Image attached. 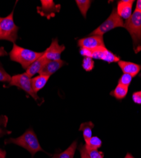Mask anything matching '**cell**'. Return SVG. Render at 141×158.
<instances>
[{
	"label": "cell",
	"mask_w": 141,
	"mask_h": 158,
	"mask_svg": "<svg viewBox=\"0 0 141 158\" xmlns=\"http://www.w3.org/2000/svg\"><path fill=\"white\" fill-rule=\"evenodd\" d=\"M6 143H14L26 149L32 157H33L36 152L39 151L45 152L40 146L39 140L34 130L30 128L25 132L17 138H11L5 141Z\"/></svg>",
	"instance_id": "1"
},
{
	"label": "cell",
	"mask_w": 141,
	"mask_h": 158,
	"mask_svg": "<svg viewBox=\"0 0 141 158\" xmlns=\"http://www.w3.org/2000/svg\"><path fill=\"white\" fill-rule=\"evenodd\" d=\"M43 54L44 52H35L19 46L14 43L10 52V58L11 61L19 63L24 69L26 70L35 60L43 56Z\"/></svg>",
	"instance_id": "2"
},
{
	"label": "cell",
	"mask_w": 141,
	"mask_h": 158,
	"mask_svg": "<svg viewBox=\"0 0 141 158\" xmlns=\"http://www.w3.org/2000/svg\"><path fill=\"white\" fill-rule=\"evenodd\" d=\"M131 35L134 50L135 53L141 51V12L134 11V12L126 22L124 27Z\"/></svg>",
	"instance_id": "3"
},
{
	"label": "cell",
	"mask_w": 141,
	"mask_h": 158,
	"mask_svg": "<svg viewBox=\"0 0 141 158\" xmlns=\"http://www.w3.org/2000/svg\"><path fill=\"white\" fill-rule=\"evenodd\" d=\"M19 27L14 20V11L3 18L0 22V40H7L15 43L18 38Z\"/></svg>",
	"instance_id": "4"
},
{
	"label": "cell",
	"mask_w": 141,
	"mask_h": 158,
	"mask_svg": "<svg viewBox=\"0 0 141 158\" xmlns=\"http://www.w3.org/2000/svg\"><path fill=\"white\" fill-rule=\"evenodd\" d=\"M124 22L123 19L118 15L117 8H114L109 17L100 26L90 34L89 35L103 36L106 32L118 27H123Z\"/></svg>",
	"instance_id": "5"
},
{
	"label": "cell",
	"mask_w": 141,
	"mask_h": 158,
	"mask_svg": "<svg viewBox=\"0 0 141 158\" xmlns=\"http://www.w3.org/2000/svg\"><path fill=\"white\" fill-rule=\"evenodd\" d=\"M31 77H30L26 73L17 74L11 77V79L9 82L10 86H16L31 96L35 101L40 100V98L37 96V94L33 90Z\"/></svg>",
	"instance_id": "6"
},
{
	"label": "cell",
	"mask_w": 141,
	"mask_h": 158,
	"mask_svg": "<svg viewBox=\"0 0 141 158\" xmlns=\"http://www.w3.org/2000/svg\"><path fill=\"white\" fill-rule=\"evenodd\" d=\"M66 48L64 44L60 45L57 38L52 39L50 46L44 51L43 56L48 61H54L60 60L62 52Z\"/></svg>",
	"instance_id": "7"
},
{
	"label": "cell",
	"mask_w": 141,
	"mask_h": 158,
	"mask_svg": "<svg viewBox=\"0 0 141 158\" xmlns=\"http://www.w3.org/2000/svg\"><path fill=\"white\" fill-rule=\"evenodd\" d=\"M78 45L80 48H86L94 50L100 47H106L103 36L89 35L86 37L80 39L78 41Z\"/></svg>",
	"instance_id": "8"
},
{
	"label": "cell",
	"mask_w": 141,
	"mask_h": 158,
	"mask_svg": "<svg viewBox=\"0 0 141 158\" xmlns=\"http://www.w3.org/2000/svg\"><path fill=\"white\" fill-rule=\"evenodd\" d=\"M42 6L37 7V13L48 19L54 17L55 13H59L60 9V5H56L52 0H42Z\"/></svg>",
	"instance_id": "9"
},
{
	"label": "cell",
	"mask_w": 141,
	"mask_h": 158,
	"mask_svg": "<svg viewBox=\"0 0 141 158\" xmlns=\"http://www.w3.org/2000/svg\"><path fill=\"white\" fill-rule=\"evenodd\" d=\"M92 58L103 60L108 63H117L120 61V57L109 51L106 47H100L92 50Z\"/></svg>",
	"instance_id": "10"
},
{
	"label": "cell",
	"mask_w": 141,
	"mask_h": 158,
	"mask_svg": "<svg viewBox=\"0 0 141 158\" xmlns=\"http://www.w3.org/2000/svg\"><path fill=\"white\" fill-rule=\"evenodd\" d=\"M134 0H122L118 3L117 11L118 15L126 20L130 19L132 15V5L134 3Z\"/></svg>",
	"instance_id": "11"
},
{
	"label": "cell",
	"mask_w": 141,
	"mask_h": 158,
	"mask_svg": "<svg viewBox=\"0 0 141 158\" xmlns=\"http://www.w3.org/2000/svg\"><path fill=\"white\" fill-rule=\"evenodd\" d=\"M66 64V61L62 60L48 61L40 72V75H44L50 77Z\"/></svg>",
	"instance_id": "12"
},
{
	"label": "cell",
	"mask_w": 141,
	"mask_h": 158,
	"mask_svg": "<svg viewBox=\"0 0 141 158\" xmlns=\"http://www.w3.org/2000/svg\"><path fill=\"white\" fill-rule=\"evenodd\" d=\"M119 67L123 73L129 74L133 77H135L141 70V65L130 61H119L118 62Z\"/></svg>",
	"instance_id": "13"
},
{
	"label": "cell",
	"mask_w": 141,
	"mask_h": 158,
	"mask_svg": "<svg viewBox=\"0 0 141 158\" xmlns=\"http://www.w3.org/2000/svg\"><path fill=\"white\" fill-rule=\"evenodd\" d=\"M48 61V60H47L43 55V56L35 60L29 67L25 70V73H26L30 77L32 78L36 74L40 73V72H41V70Z\"/></svg>",
	"instance_id": "14"
},
{
	"label": "cell",
	"mask_w": 141,
	"mask_h": 158,
	"mask_svg": "<svg viewBox=\"0 0 141 158\" xmlns=\"http://www.w3.org/2000/svg\"><path fill=\"white\" fill-rule=\"evenodd\" d=\"M50 77L44 75H39L31 78V82L33 90L37 94L46 84Z\"/></svg>",
	"instance_id": "15"
},
{
	"label": "cell",
	"mask_w": 141,
	"mask_h": 158,
	"mask_svg": "<svg viewBox=\"0 0 141 158\" xmlns=\"http://www.w3.org/2000/svg\"><path fill=\"white\" fill-rule=\"evenodd\" d=\"M94 127V125L92 122L83 123L80 125L79 130L83 131V135L85 143H86L92 137V129Z\"/></svg>",
	"instance_id": "16"
},
{
	"label": "cell",
	"mask_w": 141,
	"mask_h": 158,
	"mask_svg": "<svg viewBox=\"0 0 141 158\" xmlns=\"http://www.w3.org/2000/svg\"><path fill=\"white\" fill-rule=\"evenodd\" d=\"M128 91H129V87L123 86L120 84H118L112 91L110 93V95L113 96L118 100L123 99L127 95Z\"/></svg>",
	"instance_id": "17"
},
{
	"label": "cell",
	"mask_w": 141,
	"mask_h": 158,
	"mask_svg": "<svg viewBox=\"0 0 141 158\" xmlns=\"http://www.w3.org/2000/svg\"><path fill=\"white\" fill-rule=\"evenodd\" d=\"M76 149L77 141H74L66 150L60 154H58L57 158H74Z\"/></svg>",
	"instance_id": "18"
},
{
	"label": "cell",
	"mask_w": 141,
	"mask_h": 158,
	"mask_svg": "<svg viewBox=\"0 0 141 158\" xmlns=\"http://www.w3.org/2000/svg\"><path fill=\"white\" fill-rule=\"evenodd\" d=\"M75 2L78 6L82 15L84 18H86L87 11L90 7L92 1H90V0H76Z\"/></svg>",
	"instance_id": "19"
},
{
	"label": "cell",
	"mask_w": 141,
	"mask_h": 158,
	"mask_svg": "<svg viewBox=\"0 0 141 158\" xmlns=\"http://www.w3.org/2000/svg\"><path fill=\"white\" fill-rule=\"evenodd\" d=\"M102 140L96 136L92 137L89 141L85 143V147L86 149H99L102 146Z\"/></svg>",
	"instance_id": "20"
},
{
	"label": "cell",
	"mask_w": 141,
	"mask_h": 158,
	"mask_svg": "<svg viewBox=\"0 0 141 158\" xmlns=\"http://www.w3.org/2000/svg\"><path fill=\"white\" fill-rule=\"evenodd\" d=\"M82 67L86 72H90L94 68V61L92 58L84 57L83 60Z\"/></svg>",
	"instance_id": "21"
},
{
	"label": "cell",
	"mask_w": 141,
	"mask_h": 158,
	"mask_svg": "<svg viewBox=\"0 0 141 158\" xmlns=\"http://www.w3.org/2000/svg\"><path fill=\"white\" fill-rule=\"evenodd\" d=\"M133 79V77L129 74L123 73L120 78L118 81V84L122 85L125 87H129Z\"/></svg>",
	"instance_id": "22"
},
{
	"label": "cell",
	"mask_w": 141,
	"mask_h": 158,
	"mask_svg": "<svg viewBox=\"0 0 141 158\" xmlns=\"http://www.w3.org/2000/svg\"><path fill=\"white\" fill-rule=\"evenodd\" d=\"M90 158H104V154L97 149H86Z\"/></svg>",
	"instance_id": "23"
},
{
	"label": "cell",
	"mask_w": 141,
	"mask_h": 158,
	"mask_svg": "<svg viewBox=\"0 0 141 158\" xmlns=\"http://www.w3.org/2000/svg\"><path fill=\"white\" fill-rule=\"evenodd\" d=\"M11 77L0 66V82H10Z\"/></svg>",
	"instance_id": "24"
},
{
	"label": "cell",
	"mask_w": 141,
	"mask_h": 158,
	"mask_svg": "<svg viewBox=\"0 0 141 158\" xmlns=\"http://www.w3.org/2000/svg\"><path fill=\"white\" fill-rule=\"evenodd\" d=\"M79 151L80 152L81 158H90L85 147V145L81 143L79 146Z\"/></svg>",
	"instance_id": "25"
},
{
	"label": "cell",
	"mask_w": 141,
	"mask_h": 158,
	"mask_svg": "<svg viewBox=\"0 0 141 158\" xmlns=\"http://www.w3.org/2000/svg\"><path fill=\"white\" fill-rule=\"evenodd\" d=\"M80 53L84 57H89L92 58V50L88 49L86 48H80Z\"/></svg>",
	"instance_id": "26"
},
{
	"label": "cell",
	"mask_w": 141,
	"mask_h": 158,
	"mask_svg": "<svg viewBox=\"0 0 141 158\" xmlns=\"http://www.w3.org/2000/svg\"><path fill=\"white\" fill-rule=\"evenodd\" d=\"M132 99L135 104H141V94L140 91L134 93L132 94Z\"/></svg>",
	"instance_id": "27"
},
{
	"label": "cell",
	"mask_w": 141,
	"mask_h": 158,
	"mask_svg": "<svg viewBox=\"0 0 141 158\" xmlns=\"http://www.w3.org/2000/svg\"><path fill=\"white\" fill-rule=\"evenodd\" d=\"M8 123V118L6 116H0V126L6 127Z\"/></svg>",
	"instance_id": "28"
},
{
	"label": "cell",
	"mask_w": 141,
	"mask_h": 158,
	"mask_svg": "<svg viewBox=\"0 0 141 158\" xmlns=\"http://www.w3.org/2000/svg\"><path fill=\"white\" fill-rule=\"evenodd\" d=\"M135 10L141 12V0H137V1L136 7H135Z\"/></svg>",
	"instance_id": "29"
},
{
	"label": "cell",
	"mask_w": 141,
	"mask_h": 158,
	"mask_svg": "<svg viewBox=\"0 0 141 158\" xmlns=\"http://www.w3.org/2000/svg\"><path fill=\"white\" fill-rule=\"evenodd\" d=\"M7 55V52L3 47L0 48V57Z\"/></svg>",
	"instance_id": "30"
},
{
	"label": "cell",
	"mask_w": 141,
	"mask_h": 158,
	"mask_svg": "<svg viewBox=\"0 0 141 158\" xmlns=\"http://www.w3.org/2000/svg\"><path fill=\"white\" fill-rule=\"evenodd\" d=\"M7 152L5 151L0 149V158H6Z\"/></svg>",
	"instance_id": "31"
},
{
	"label": "cell",
	"mask_w": 141,
	"mask_h": 158,
	"mask_svg": "<svg viewBox=\"0 0 141 158\" xmlns=\"http://www.w3.org/2000/svg\"><path fill=\"white\" fill-rule=\"evenodd\" d=\"M124 158H134V156H133L131 154H130V153H127V154H126V155L125 156V157Z\"/></svg>",
	"instance_id": "32"
},
{
	"label": "cell",
	"mask_w": 141,
	"mask_h": 158,
	"mask_svg": "<svg viewBox=\"0 0 141 158\" xmlns=\"http://www.w3.org/2000/svg\"><path fill=\"white\" fill-rule=\"evenodd\" d=\"M5 133V131H4L2 129H1L0 128V135H2V134H4Z\"/></svg>",
	"instance_id": "33"
},
{
	"label": "cell",
	"mask_w": 141,
	"mask_h": 158,
	"mask_svg": "<svg viewBox=\"0 0 141 158\" xmlns=\"http://www.w3.org/2000/svg\"><path fill=\"white\" fill-rule=\"evenodd\" d=\"M57 157H58V154H56L52 158H57Z\"/></svg>",
	"instance_id": "34"
},
{
	"label": "cell",
	"mask_w": 141,
	"mask_h": 158,
	"mask_svg": "<svg viewBox=\"0 0 141 158\" xmlns=\"http://www.w3.org/2000/svg\"><path fill=\"white\" fill-rule=\"evenodd\" d=\"M3 19V18H2V17H0V22H1L2 21V20Z\"/></svg>",
	"instance_id": "35"
},
{
	"label": "cell",
	"mask_w": 141,
	"mask_h": 158,
	"mask_svg": "<svg viewBox=\"0 0 141 158\" xmlns=\"http://www.w3.org/2000/svg\"><path fill=\"white\" fill-rule=\"evenodd\" d=\"M140 94H141V91H140Z\"/></svg>",
	"instance_id": "36"
}]
</instances>
